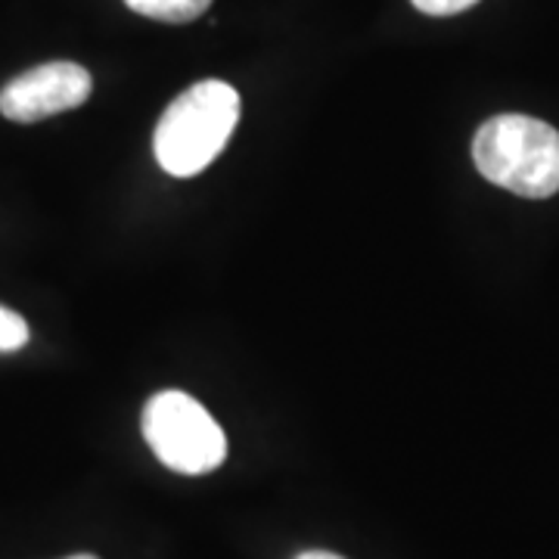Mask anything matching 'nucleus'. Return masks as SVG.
I'll list each match as a JSON object with an SVG mask.
<instances>
[{
    "instance_id": "1",
    "label": "nucleus",
    "mask_w": 559,
    "mask_h": 559,
    "mask_svg": "<svg viewBox=\"0 0 559 559\" xmlns=\"http://www.w3.org/2000/svg\"><path fill=\"white\" fill-rule=\"evenodd\" d=\"M240 94L227 81L209 79L190 84L168 103L156 124L153 150L162 171L171 178H197L227 150L240 121Z\"/></svg>"
},
{
    "instance_id": "2",
    "label": "nucleus",
    "mask_w": 559,
    "mask_h": 559,
    "mask_svg": "<svg viewBox=\"0 0 559 559\" xmlns=\"http://www.w3.org/2000/svg\"><path fill=\"white\" fill-rule=\"evenodd\" d=\"M473 162L485 180L525 200L559 193V131L547 121L507 112L481 124Z\"/></svg>"
},
{
    "instance_id": "3",
    "label": "nucleus",
    "mask_w": 559,
    "mask_h": 559,
    "mask_svg": "<svg viewBox=\"0 0 559 559\" xmlns=\"http://www.w3.org/2000/svg\"><path fill=\"white\" fill-rule=\"evenodd\" d=\"M143 439L162 466L180 476L215 473L227 457V436L215 417L187 392L168 389L143 407Z\"/></svg>"
},
{
    "instance_id": "4",
    "label": "nucleus",
    "mask_w": 559,
    "mask_h": 559,
    "mask_svg": "<svg viewBox=\"0 0 559 559\" xmlns=\"http://www.w3.org/2000/svg\"><path fill=\"white\" fill-rule=\"evenodd\" d=\"M91 91H94V79L84 66L69 60L44 62L22 72L20 79H13L0 91V116L20 124H32L79 109L81 103H87Z\"/></svg>"
},
{
    "instance_id": "5",
    "label": "nucleus",
    "mask_w": 559,
    "mask_h": 559,
    "mask_svg": "<svg viewBox=\"0 0 559 559\" xmlns=\"http://www.w3.org/2000/svg\"><path fill=\"white\" fill-rule=\"evenodd\" d=\"M124 3L138 16H146V20L156 22H171V25L200 20L202 13L212 7V0H124Z\"/></svg>"
},
{
    "instance_id": "6",
    "label": "nucleus",
    "mask_w": 559,
    "mask_h": 559,
    "mask_svg": "<svg viewBox=\"0 0 559 559\" xmlns=\"http://www.w3.org/2000/svg\"><path fill=\"white\" fill-rule=\"evenodd\" d=\"M28 345V323L0 305V352H20Z\"/></svg>"
},
{
    "instance_id": "7",
    "label": "nucleus",
    "mask_w": 559,
    "mask_h": 559,
    "mask_svg": "<svg viewBox=\"0 0 559 559\" xmlns=\"http://www.w3.org/2000/svg\"><path fill=\"white\" fill-rule=\"evenodd\" d=\"M411 3L426 16H457L463 10L476 7L479 0H411Z\"/></svg>"
},
{
    "instance_id": "8",
    "label": "nucleus",
    "mask_w": 559,
    "mask_h": 559,
    "mask_svg": "<svg viewBox=\"0 0 559 559\" xmlns=\"http://www.w3.org/2000/svg\"><path fill=\"white\" fill-rule=\"evenodd\" d=\"M296 559H345V557H340V554H330V550H305V554H299Z\"/></svg>"
},
{
    "instance_id": "9",
    "label": "nucleus",
    "mask_w": 559,
    "mask_h": 559,
    "mask_svg": "<svg viewBox=\"0 0 559 559\" xmlns=\"http://www.w3.org/2000/svg\"><path fill=\"white\" fill-rule=\"evenodd\" d=\"M66 559H100V557H94V554H75V557H66Z\"/></svg>"
}]
</instances>
